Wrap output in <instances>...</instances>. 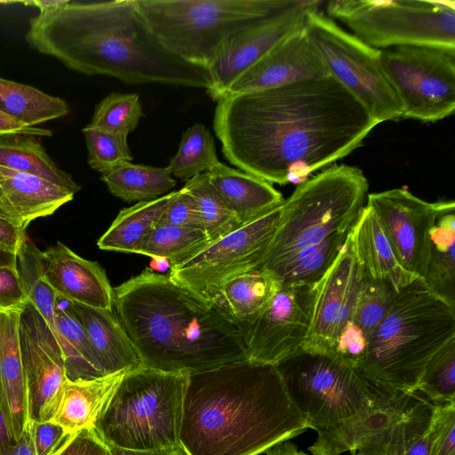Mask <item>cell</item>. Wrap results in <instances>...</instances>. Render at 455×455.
Here are the masks:
<instances>
[{
  "mask_svg": "<svg viewBox=\"0 0 455 455\" xmlns=\"http://www.w3.org/2000/svg\"><path fill=\"white\" fill-rule=\"evenodd\" d=\"M22 309L0 312V406L15 442L30 422L19 339Z\"/></svg>",
  "mask_w": 455,
  "mask_h": 455,
  "instance_id": "22",
  "label": "cell"
},
{
  "mask_svg": "<svg viewBox=\"0 0 455 455\" xmlns=\"http://www.w3.org/2000/svg\"><path fill=\"white\" fill-rule=\"evenodd\" d=\"M69 2L68 0H34L23 2V4L37 7L39 12H47L66 5Z\"/></svg>",
  "mask_w": 455,
  "mask_h": 455,
  "instance_id": "58",
  "label": "cell"
},
{
  "mask_svg": "<svg viewBox=\"0 0 455 455\" xmlns=\"http://www.w3.org/2000/svg\"><path fill=\"white\" fill-rule=\"evenodd\" d=\"M178 194L179 190L172 191L157 199L122 209L99 238L98 247L104 251L132 253L136 245L159 222Z\"/></svg>",
  "mask_w": 455,
  "mask_h": 455,
  "instance_id": "33",
  "label": "cell"
},
{
  "mask_svg": "<svg viewBox=\"0 0 455 455\" xmlns=\"http://www.w3.org/2000/svg\"><path fill=\"white\" fill-rule=\"evenodd\" d=\"M219 162L212 134L196 123L183 132L178 151L166 167L172 176L186 182L208 172Z\"/></svg>",
  "mask_w": 455,
  "mask_h": 455,
  "instance_id": "39",
  "label": "cell"
},
{
  "mask_svg": "<svg viewBox=\"0 0 455 455\" xmlns=\"http://www.w3.org/2000/svg\"><path fill=\"white\" fill-rule=\"evenodd\" d=\"M114 309L142 366L190 375L249 360L243 328L169 275L147 267L121 283Z\"/></svg>",
  "mask_w": 455,
  "mask_h": 455,
  "instance_id": "4",
  "label": "cell"
},
{
  "mask_svg": "<svg viewBox=\"0 0 455 455\" xmlns=\"http://www.w3.org/2000/svg\"><path fill=\"white\" fill-rule=\"evenodd\" d=\"M397 293L389 283L372 280L364 275L351 322L367 337L386 315Z\"/></svg>",
  "mask_w": 455,
  "mask_h": 455,
  "instance_id": "43",
  "label": "cell"
},
{
  "mask_svg": "<svg viewBox=\"0 0 455 455\" xmlns=\"http://www.w3.org/2000/svg\"><path fill=\"white\" fill-rule=\"evenodd\" d=\"M363 276L348 236L333 264L315 284L309 331L301 348L333 352L341 331L351 321Z\"/></svg>",
  "mask_w": 455,
  "mask_h": 455,
  "instance_id": "17",
  "label": "cell"
},
{
  "mask_svg": "<svg viewBox=\"0 0 455 455\" xmlns=\"http://www.w3.org/2000/svg\"><path fill=\"white\" fill-rule=\"evenodd\" d=\"M100 180L113 196L127 203L157 199L170 193L176 185L167 167L135 164L132 162L101 173Z\"/></svg>",
  "mask_w": 455,
  "mask_h": 455,
  "instance_id": "34",
  "label": "cell"
},
{
  "mask_svg": "<svg viewBox=\"0 0 455 455\" xmlns=\"http://www.w3.org/2000/svg\"><path fill=\"white\" fill-rule=\"evenodd\" d=\"M25 230L19 224L0 217V246L17 254L26 237Z\"/></svg>",
  "mask_w": 455,
  "mask_h": 455,
  "instance_id": "51",
  "label": "cell"
},
{
  "mask_svg": "<svg viewBox=\"0 0 455 455\" xmlns=\"http://www.w3.org/2000/svg\"><path fill=\"white\" fill-rule=\"evenodd\" d=\"M434 406L422 396L401 421L351 452L358 455H430Z\"/></svg>",
  "mask_w": 455,
  "mask_h": 455,
  "instance_id": "29",
  "label": "cell"
},
{
  "mask_svg": "<svg viewBox=\"0 0 455 455\" xmlns=\"http://www.w3.org/2000/svg\"><path fill=\"white\" fill-rule=\"evenodd\" d=\"M421 397L419 392L378 390L372 400L358 412L336 428L319 433L308 451L312 455H340L345 451H355L405 418Z\"/></svg>",
  "mask_w": 455,
  "mask_h": 455,
  "instance_id": "20",
  "label": "cell"
},
{
  "mask_svg": "<svg viewBox=\"0 0 455 455\" xmlns=\"http://www.w3.org/2000/svg\"><path fill=\"white\" fill-rule=\"evenodd\" d=\"M328 17L342 20L370 46L455 50V3L422 0H334Z\"/></svg>",
  "mask_w": 455,
  "mask_h": 455,
  "instance_id": "10",
  "label": "cell"
},
{
  "mask_svg": "<svg viewBox=\"0 0 455 455\" xmlns=\"http://www.w3.org/2000/svg\"><path fill=\"white\" fill-rule=\"evenodd\" d=\"M307 428L275 364L245 360L188 375L184 455H259Z\"/></svg>",
  "mask_w": 455,
  "mask_h": 455,
  "instance_id": "3",
  "label": "cell"
},
{
  "mask_svg": "<svg viewBox=\"0 0 455 455\" xmlns=\"http://www.w3.org/2000/svg\"><path fill=\"white\" fill-rule=\"evenodd\" d=\"M158 223L203 229L196 204L184 188L179 190Z\"/></svg>",
  "mask_w": 455,
  "mask_h": 455,
  "instance_id": "47",
  "label": "cell"
},
{
  "mask_svg": "<svg viewBox=\"0 0 455 455\" xmlns=\"http://www.w3.org/2000/svg\"><path fill=\"white\" fill-rule=\"evenodd\" d=\"M315 285H281L265 309L243 327L248 359L277 364L307 340Z\"/></svg>",
  "mask_w": 455,
  "mask_h": 455,
  "instance_id": "14",
  "label": "cell"
},
{
  "mask_svg": "<svg viewBox=\"0 0 455 455\" xmlns=\"http://www.w3.org/2000/svg\"><path fill=\"white\" fill-rule=\"evenodd\" d=\"M430 455H455V401L434 406Z\"/></svg>",
  "mask_w": 455,
  "mask_h": 455,
  "instance_id": "45",
  "label": "cell"
},
{
  "mask_svg": "<svg viewBox=\"0 0 455 455\" xmlns=\"http://www.w3.org/2000/svg\"><path fill=\"white\" fill-rule=\"evenodd\" d=\"M366 204L376 214L403 267L421 278L428 250L435 203L403 188L369 194Z\"/></svg>",
  "mask_w": 455,
  "mask_h": 455,
  "instance_id": "18",
  "label": "cell"
},
{
  "mask_svg": "<svg viewBox=\"0 0 455 455\" xmlns=\"http://www.w3.org/2000/svg\"><path fill=\"white\" fill-rule=\"evenodd\" d=\"M19 134L26 136H51L50 130L26 125L0 113V136Z\"/></svg>",
  "mask_w": 455,
  "mask_h": 455,
  "instance_id": "52",
  "label": "cell"
},
{
  "mask_svg": "<svg viewBox=\"0 0 455 455\" xmlns=\"http://www.w3.org/2000/svg\"><path fill=\"white\" fill-rule=\"evenodd\" d=\"M71 305L100 360L106 375L134 370L142 365L113 311L73 301Z\"/></svg>",
  "mask_w": 455,
  "mask_h": 455,
  "instance_id": "26",
  "label": "cell"
},
{
  "mask_svg": "<svg viewBox=\"0 0 455 455\" xmlns=\"http://www.w3.org/2000/svg\"><path fill=\"white\" fill-rule=\"evenodd\" d=\"M17 267V254L0 246V267Z\"/></svg>",
  "mask_w": 455,
  "mask_h": 455,
  "instance_id": "59",
  "label": "cell"
},
{
  "mask_svg": "<svg viewBox=\"0 0 455 455\" xmlns=\"http://www.w3.org/2000/svg\"><path fill=\"white\" fill-rule=\"evenodd\" d=\"M28 43L75 71L127 84L212 88L207 68L168 51L151 31L135 0L69 2L31 19Z\"/></svg>",
  "mask_w": 455,
  "mask_h": 455,
  "instance_id": "2",
  "label": "cell"
},
{
  "mask_svg": "<svg viewBox=\"0 0 455 455\" xmlns=\"http://www.w3.org/2000/svg\"><path fill=\"white\" fill-rule=\"evenodd\" d=\"M126 371L91 379H66L50 421L60 425L67 435L93 428Z\"/></svg>",
  "mask_w": 455,
  "mask_h": 455,
  "instance_id": "24",
  "label": "cell"
},
{
  "mask_svg": "<svg viewBox=\"0 0 455 455\" xmlns=\"http://www.w3.org/2000/svg\"><path fill=\"white\" fill-rule=\"evenodd\" d=\"M51 455H109L105 442L94 428L67 435Z\"/></svg>",
  "mask_w": 455,
  "mask_h": 455,
  "instance_id": "46",
  "label": "cell"
},
{
  "mask_svg": "<svg viewBox=\"0 0 455 455\" xmlns=\"http://www.w3.org/2000/svg\"><path fill=\"white\" fill-rule=\"evenodd\" d=\"M0 166L36 175L75 194L80 187L60 169L40 143L26 135L0 136Z\"/></svg>",
  "mask_w": 455,
  "mask_h": 455,
  "instance_id": "35",
  "label": "cell"
},
{
  "mask_svg": "<svg viewBox=\"0 0 455 455\" xmlns=\"http://www.w3.org/2000/svg\"><path fill=\"white\" fill-rule=\"evenodd\" d=\"M9 455H36L32 421L28 423L20 438L14 443Z\"/></svg>",
  "mask_w": 455,
  "mask_h": 455,
  "instance_id": "54",
  "label": "cell"
},
{
  "mask_svg": "<svg viewBox=\"0 0 455 455\" xmlns=\"http://www.w3.org/2000/svg\"><path fill=\"white\" fill-rule=\"evenodd\" d=\"M15 443L8 429L0 406V455H9Z\"/></svg>",
  "mask_w": 455,
  "mask_h": 455,
  "instance_id": "55",
  "label": "cell"
},
{
  "mask_svg": "<svg viewBox=\"0 0 455 455\" xmlns=\"http://www.w3.org/2000/svg\"><path fill=\"white\" fill-rule=\"evenodd\" d=\"M143 116L137 93L111 92L96 105L88 125L128 136L139 125Z\"/></svg>",
  "mask_w": 455,
  "mask_h": 455,
  "instance_id": "42",
  "label": "cell"
},
{
  "mask_svg": "<svg viewBox=\"0 0 455 455\" xmlns=\"http://www.w3.org/2000/svg\"><path fill=\"white\" fill-rule=\"evenodd\" d=\"M351 229L334 234L319 243L267 262L262 268L272 275L281 285H315L340 253Z\"/></svg>",
  "mask_w": 455,
  "mask_h": 455,
  "instance_id": "30",
  "label": "cell"
},
{
  "mask_svg": "<svg viewBox=\"0 0 455 455\" xmlns=\"http://www.w3.org/2000/svg\"><path fill=\"white\" fill-rule=\"evenodd\" d=\"M82 132L88 150L89 166L100 173L107 172L133 157L127 135L103 131L86 125Z\"/></svg>",
  "mask_w": 455,
  "mask_h": 455,
  "instance_id": "44",
  "label": "cell"
},
{
  "mask_svg": "<svg viewBox=\"0 0 455 455\" xmlns=\"http://www.w3.org/2000/svg\"><path fill=\"white\" fill-rule=\"evenodd\" d=\"M19 339L29 420L48 421L67 379L65 361L52 330L28 300L20 312Z\"/></svg>",
  "mask_w": 455,
  "mask_h": 455,
  "instance_id": "16",
  "label": "cell"
},
{
  "mask_svg": "<svg viewBox=\"0 0 455 455\" xmlns=\"http://www.w3.org/2000/svg\"><path fill=\"white\" fill-rule=\"evenodd\" d=\"M368 188L363 172L345 164L331 165L299 183L282 204L265 263L351 229L366 205Z\"/></svg>",
  "mask_w": 455,
  "mask_h": 455,
  "instance_id": "8",
  "label": "cell"
},
{
  "mask_svg": "<svg viewBox=\"0 0 455 455\" xmlns=\"http://www.w3.org/2000/svg\"><path fill=\"white\" fill-rule=\"evenodd\" d=\"M210 242L201 228L157 223L136 245L132 253L166 259L171 267L188 259Z\"/></svg>",
  "mask_w": 455,
  "mask_h": 455,
  "instance_id": "37",
  "label": "cell"
},
{
  "mask_svg": "<svg viewBox=\"0 0 455 455\" xmlns=\"http://www.w3.org/2000/svg\"><path fill=\"white\" fill-rule=\"evenodd\" d=\"M295 0H135L151 31L172 53L208 66L224 41Z\"/></svg>",
  "mask_w": 455,
  "mask_h": 455,
  "instance_id": "7",
  "label": "cell"
},
{
  "mask_svg": "<svg viewBox=\"0 0 455 455\" xmlns=\"http://www.w3.org/2000/svg\"><path fill=\"white\" fill-rule=\"evenodd\" d=\"M55 321L67 379H91L107 376L83 325L72 310L71 301L58 294L55 300Z\"/></svg>",
  "mask_w": 455,
  "mask_h": 455,
  "instance_id": "32",
  "label": "cell"
},
{
  "mask_svg": "<svg viewBox=\"0 0 455 455\" xmlns=\"http://www.w3.org/2000/svg\"><path fill=\"white\" fill-rule=\"evenodd\" d=\"M282 205L211 241L184 261L171 266L169 276L215 305L228 280L261 269L270 251Z\"/></svg>",
  "mask_w": 455,
  "mask_h": 455,
  "instance_id": "12",
  "label": "cell"
},
{
  "mask_svg": "<svg viewBox=\"0 0 455 455\" xmlns=\"http://www.w3.org/2000/svg\"><path fill=\"white\" fill-rule=\"evenodd\" d=\"M109 455H184L180 447H171L156 450H129L105 443Z\"/></svg>",
  "mask_w": 455,
  "mask_h": 455,
  "instance_id": "53",
  "label": "cell"
},
{
  "mask_svg": "<svg viewBox=\"0 0 455 455\" xmlns=\"http://www.w3.org/2000/svg\"><path fill=\"white\" fill-rule=\"evenodd\" d=\"M0 187L26 229L31 221L55 212L75 193L41 177L0 166Z\"/></svg>",
  "mask_w": 455,
  "mask_h": 455,
  "instance_id": "28",
  "label": "cell"
},
{
  "mask_svg": "<svg viewBox=\"0 0 455 455\" xmlns=\"http://www.w3.org/2000/svg\"><path fill=\"white\" fill-rule=\"evenodd\" d=\"M44 276L54 291L88 307L114 309V289L104 268L60 242L40 253Z\"/></svg>",
  "mask_w": 455,
  "mask_h": 455,
  "instance_id": "21",
  "label": "cell"
},
{
  "mask_svg": "<svg viewBox=\"0 0 455 455\" xmlns=\"http://www.w3.org/2000/svg\"><path fill=\"white\" fill-rule=\"evenodd\" d=\"M349 455H358V454H356L355 452H349Z\"/></svg>",
  "mask_w": 455,
  "mask_h": 455,
  "instance_id": "61",
  "label": "cell"
},
{
  "mask_svg": "<svg viewBox=\"0 0 455 455\" xmlns=\"http://www.w3.org/2000/svg\"><path fill=\"white\" fill-rule=\"evenodd\" d=\"M384 72L402 117L436 122L455 109V50L397 46L381 50Z\"/></svg>",
  "mask_w": 455,
  "mask_h": 455,
  "instance_id": "13",
  "label": "cell"
},
{
  "mask_svg": "<svg viewBox=\"0 0 455 455\" xmlns=\"http://www.w3.org/2000/svg\"><path fill=\"white\" fill-rule=\"evenodd\" d=\"M216 101L222 154L271 184L303 182L360 147L379 124L331 75Z\"/></svg>",
  "mask_w": 455,
  "mask_h": 455,
  "instance_id": "1",
  "label": "cell"
},
{
  "mask_svg": "<svg viewBox=\"0 0 455 455\" xmlns=\"http://www.w3.org/2000/svg\"><path fill=\"white\" fill-rule=\"evenodd\" d=\"M416 392L434 404L455 401V338L447 341L428 361Z\"/></svg>",
  "mask_w": 455,
  "mask_h": 455,
  "instance_id": "41",
  "label": "cell"
},
{
  "mask_svg": "<svg viewBox=\"0 0 455 455\" xmlns=\"http://www.w3.org/2000/svg\"><path fill=\"white\" fill-rule=\"evenodd\" d=\"M366 347V335L350 321L341 331L333 352L330 355L355 369L365 353Z\"/></svg>",
  "mask_w": 455,
  "mask_h": 455,
  "instance_id": "48",
  "label": "cell"
},
{
  "mask_svg": "<svg viewBox=\"0 0 455 455\" xmlns=\"http://www.w3.org/2000/svg\"><path fill=\"white\" fill-rule=\"evenodd\" d=\"M266 452L267 455H307L289 440L275 445Z\"/></svg>",
  "mask_w": 455,
  "mask_h": 455,
  "instance_id": "57",
  "label": "cell"
},
{
  "mask_svg": "<svg viewBox=\"0 0 455 455\" xmlns=\"http://www.w3.org/2000/svg\"><path fill=\"white\" fill-rule=\"evenodd\" d=\"M0 217L10 220L22 227L21 220L0 187ZM23 228V227H22ZM25 229V228H24Z\"/></svg>",
  "mask_w": 455,
  "mask_h": 455,
  "instance_id": "56",
  "label": "cell"
},
{
  "mask_svg": "<svg viewBox=\"0 0 455 455\" xmlns=\"http://www.w3.org/2000/svg\"><path fill=\"white\" fill-rule=\"evenodd\" d=\"M188 378L142 365L126 371L94 430L105 443L129 450L180 447Z\"/></svg>",
  "mask_w": 455,
  "mask_h": 455,
  "instance_id": "6",
  "label": "cell"
},
{
  "mask_svg": "<svg viewBox=\"0 0 455 455\" xmlns=\"http://www.w3.org/2000/svg\"><path fill=\"white\" fill-rule=\"evenodd\" d=\"M305 28L329 74L379 124L402 117L401 103L382 67L381 50L347 32L318 8L307 12Z\"/></svg>",
  "mask_w": 455,
  "mask_h": 455,
  "instance_id": "11",
  "label": "cell"
},
{
  "mask_svg": "<svg viewBox=\"0 0 455 455\" xmlns=\"http://www.w3.org/2000/svg\"><path fill=\"white\" fill-rule=\"evenodd\" d=\"M329 75L304 25L248 68L223 94L262 91Z\"/></svg>",
  "mask_w": 455,
  "mask_h": 455,
  "instance_id": "19",
  "label": "cell"
},
{
  "mask_svg": "<svg viewBox=\"0 0 455 455\" xmlns=\"http://www.w3.org/2000/svg\"><path fill=\"white\" fill-rule=\"evenodd\" d=\"M275 365L291 401L318 434L339 427L379 390L353 367L323 352L300 348Z\"/></svg>",
  "mask_w": 455,
  "mask_h": 455,
  "instance_id": "9",
  "label": "cell"
},
{
  "mask_svg": "<svg viewBox=\"0 0 455 455\" xmlns=\"http://www.w3.org/2000/svg\"><path fill=\"white\" fill-rule=\"evenodd\" d=\"M280 286L263 268L245 273L222 285L215 305L243 328L265 309Z\"/></svg>",
  "mask_w": 455,
  "mask_h": 455,
  "instance_id": "31",
  "label": "cell"
},
{
  "mask_svg": "<svg viewBox=\"0 0 455 455\" xmlns=\"http://www.w3.org/2000/svg\"><path fill=\"white\" fill-rule=\"evenodd\" d=\"M28 300L17 267H0V312L20 310Z\"/></svg>",
  "mask_w": 455,
  "mask_h": 455,
  "instance_id": "49",
  "label": "cell"
},
{
  "mask_svg": "<svg viewBox=\"0 0 455 455\" xmlns=\"http://www.w3.org/2000/svg\"><path fill=\"white\" fill-rule=\"evenodd\" d=\"M3 178H4V177H3V175H2V173H1V172H0V181L3 180Z\"/></svg>",
  "mask_w": 455,
  "mask_h": 455,
  "instance_id": "60",
  "label": "cell"
},
{
  "mask_svg": "<svg viewBox=\"0 0 455 455\" xmlns=\"http://www.w3.org/2000/svg\"><path fill=\"white\" fill-rule=\"evenodd\" d=\"M452 338L455 307L417 278L367 335L355 370L379 390L412 394L428 361Z\"/></svg>",
  "mask_w": 455,
  "mask_h": 455,
  "instance_id": "5",
  "label": "cell"
},
{
  "mask_svg": "<svg viewBox=\"0 0 455 455\" xmlns=\"http://www.w3.org/2000/svg\"><path fill=\"white\" fill-rule=\"evenodd\" d=\"M33 423L36 455H51L67 436L64 429L52 421Z\"/></svg>",
  "mask_w": 455,
  "mask_h": 455,
  "instance_id": "50",
  "label": "cell"
},
{
  "mask_svg": "<svg viewBox=\"0 0 455 455\" xmlns=\"http://www.w3.org/2000/svg\"><path fill=\"white\" fill-rule=\"evenodd\" d=\"M194 198L202 227L211 241L231 232L241 225L239 220L214 188L208 172L186 181L183 187Z\"/></svg>",
  "mask_w": 455,
  "mask_h": 455,
  "instance_id": "40",
  "label": "cell"
},
{
  "mask_svg": "<svg viewBox=\"0 0 455 455\" xmlns=\"http://www.w3.org/2000/svg\"><path fill=\"white\" fill-rule=\"evenodd\" d=\"M420 280L434 294L455 307V203H435L428 250Z\"/></svg>",
  "mask_w": 455,
  "mask_h": 455,
  "instance_id": "25",
  "label": "cell"
},
{
  "mask_svg": "<svg viewBox=\"0 0 455 455\" xmlns=\"http://www.w3.org/2000/svg\"><path fill=\"white\" fill-rule=\"evenodd\" d=\"M0 113L28 126L68 113L65 100L32 86L0 77Z\"/></svg>",
  "mask_w": 455,
  "mask_h": 455,
  "instance_id": "36",
  "label": "cell"
},
{
  "mask_svg": "<svg viewBox=\"0 0 455 455\" xmlns=\"http://www.w3.org/2000/svg\"><path fill=\"white\" fill-rule=\"evenodd\" d=\"M322 1H299L283 11L259 19L227 38L208 66L212 88L207 92L217 100L231 84L283 39L305 25L307 12Z\"/></svg>",
  "mask_w": 455,
  "mask_h": 455,
  "instance_id": "15",
  "label": "cell"
},
{
  "mask_svg": "<svg viewBox=\"0 0 455 455\" xmlns=\"http://www.w3.org/2000/svg\"><path fill=\"white\" fill-rule=\"evenodd\" d=\"M40 253L41 251L26 235L17 252V268L28 301L41 314L59 342L55 321L57 293L44 276Z\"/></svg>",
  "mask_w": 455,
  "mask_h": 455,
  "instance_id": "38",
  "label": "cell"
},
{
  "mask_svg": "<svg viewBox=\"0 0 455 455\" xmlns=\"http://www.w3.org/2000/svg\"><path fill=\"white\" fill-rule=\"evenodd\" d=\"M209 180L240 223L254 220L283 204L284 199L271 183L219 162Z\"/></svg>",
  "mask_w": 455,
  "mask_h": 455,
  "instance_id": "27",
  "label": "cell"
},
{
  "mask_svg": "<svg viewBox=\"0 0 455 455\" xmlns=\"http://www.w3.org/2000/svg\"><path fill=\"white\" fill-rule=\"evenodd\" d=\"M349 241L369 278L387 283L397 292L418 278L403 267L376 214L367 204L351 229Z\"/></svg>",
  "mask_w": 455,
  "mask_h": 455,
  "instance_id": "23",
  "label": "cell"
}]
</instances>
